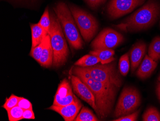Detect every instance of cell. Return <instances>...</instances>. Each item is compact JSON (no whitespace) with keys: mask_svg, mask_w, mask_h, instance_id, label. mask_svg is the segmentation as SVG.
Instances as JSON below:
<instances>
[{"mask_svg":"<svg viewBox=\"0 0 160 121\" xmlns=\"http://www.w3.org/2000/svg\"><path fill=\"white\" fill-rule=\"evenodd\" d=\"M73 74L77 76L90 88L95 98L98 112L97 115L101 119L107 118L113 110L118 91L119 88L96 81L82 67L75 66Z\"/></svg>","mask_w":160,"mask_h":121,"instance_id":"obj_1","label":"cell"},{"mask_svg":"<svg viewBox=\"0 0 160 121\" xmlns=\"http://www.w3.org/2000/svg\"><path fill=\"white\" fill-rule=\"evenodd\" d=\"M160 17V3L157 0H148L141 8L115 27L124 32H139L152 27Z\"/></svg>","mask_w":160,"mask_h":121,"instance_id":"obj_2","label":"cell"},{"mask_svg":"<svg viewBox=\"0 0 160 121\" xmlns=\"http://www.w3.org/2000/svg\"><path fill=\"white\" fill-rule=\"evenodd\" d=\"M53 10L70 47L75 50L83 48V42L81 36L67 4L62 2L58 3Z\"/></svg>","mask_w":160,"mask_h":121,"instance_id":"obj_3","label":"cell"},{"mask_svg":"<svg viewBox=\"0 0 160 121\" xmlns=\"http://www.w3.org/2000/svg\"><path fill=\"white\" fill-rule=\"evenodd\" d=\"M51 25L48 31L53 53V66L58 68L65 64L69 55L68 45L60 21L55 12L50 13Z\"/></svg>","mask_w":160,"mask_h":121,"instance_id":"obj_4","label":"cell"},{"mask_svg":"<svg viewBox=\"0 0 160 121\" xmlns=\"http://www.w3.org/2000/svg\"><path fill=\"white\" fill-rule=\"evenodd\" d=\"M90 76L96 81L107 85H113L120 88L123 85L121 74L118 69L116 62L83 68Z\"/></svg>","mask_w":160,"mask_h":121,"instance_id":"obj_5","label":"cell"},{"mask_svg":"<svg viewBox=\"0 0 160 121\" xmlns=\"http://www.w3.org/2000/svg\"><path fill=\"white\" fill-rule=\"evenodd\" d=\"M78 29L84 41L90 42L98 29V23L92 15L74 5H69Z\"/></svg>","mask_w":160,"mask_h":121,"instance_id":"obj_6","label":"cell"},{"mask_svg":"<svg viewBox=\"0 0 160 121\" xmlns=\"http://www.w3.org/2000/svg\"><path fill=\"white\" fill-rule=\"evenodd\" d=\"M141 102L139 90L133 86L125 87L115 108L114 117L118 118L135 112L141 105Z\"/></svg>","mask_w":160,"mask_h":121,"instance_id":"obj_7","label":"cell"},{"mask_svg":"<svg viewBox=\"0 0 160 121\" xmlns=\"http://www.w3.org/2000/svg\"><path fill=\"white\" fill-rule=\"evenodd\" d=\"M123 35L111 28H106L102 30L91 44L94 50L113 49L117 47L124 41Z\"/></svg>","mask_w":160,"mask_h":121,"instance_id":"obj_8","label":"cell"},{"mask_svg":"<svg viewBox=\"0 0 160 121\" xmlns=\"http://www.w3.org/2000/svg\"><path fill=\"white\" fill-rule=\"evenodd\" d=\"M146 0H110L107 13L111 19H119L144 4Z\"/></svg>","mask_w":160,"mask_h":121,"instance_id":"obj_9","label":"cell"},{"mask_svg":"<svg viewBox=\"0 0 160 121\" xmlns=\"http://www.w3.org/2000/svg\"><path fill=\"white\" fill-rule=\"evenodd\" d=\"M71 83L74 93L91 106L97 113L98 109L94 96L87 85L75 75L71 76Z\"/></svg>","mask_w":160,"mask_h":121,"instance_id":"obj_10","label":"cell"},{"mask_svg":"<svg viewBox=\"0 0 160 121\" xmlns=\"http://www.w3.org/2000/svg\"><path fill=\"white\" fill-rule=\"evenodd\" d=\"M74 97L75 95L70 82L65 78L61 81L58 87L53 105L58 106L67 105L74 102Z\"/></svg>","mask_w":160,"mask_h":121,"instance_id":"obj_11","label":"cell"},{"mask_svg":"<svg viewBox=\"0 0 160 121\" xmlns=\"http://www.w3.org/2000/svg\"><path fill=\"white\" fill-rule=\"evenodd\" d=\"M82 106L81 102L75 96L74 102L72 103L63 106L52 105L48 109L60 114L65 121H72L77 117Z\"/></svg>","mask_w":160,"mask_h":121,"instance_id":"obj_12","label":"cell"},{"mask_svg":"<svg viewBox=\"0 0 160 121\" xmlns=\"http://www.w3.org/2000/svg\"><path fill=\"white\" fill-rule=\"evenodd\" d=\"M147 45L143 41H140L136 42L129 52L131 72L132 74L135 71L141 64L142 60L146 54Z\"/></svg>","mask_w":160,"mask_h":121,"instance_id":"obj_13","label":"cell"},{"mask_svg":"<svg viewBox=\"0 0 160 121\" xmlns=\"http://www.w3.org/2000/svg\"><path fill=\"white\" fill-rule=\"evenodd\" d=\"M157 66V62L152 59L148 55H145L137 70L136 74L140 79L145 80L150 77Z\"/></svg>","mask_w":160,"mask_h":121,"instance_id":"obj_14","label":"cell"},{"mask_svg":"<svg viewBox=\"0 0 160 121\" xmlns=\"http://www.w3.org/2000/svg\"><path fill=\"white\" fill-rule=\"evenodd\" d=\"M53 53L49 35L48 34L44 39V47L38 63L41 66L49 68L53 65Z\"/></svg>","mask_w":160,"mask_h":121,"instance_id":"obj_15","label":"cell"},{"mask_svg":"<svg viewBox=\"0 0 160 121\" xmlns=\"http://www.w3.org/2000/svg\"><path fill=\"white\" fill-rule=\"evenodd\" d=\"M115 53V51L112 49L94 50L90 52V54L98 57L102 64H106L113 62L115 60L114 57Z\"/></svg>","mask_w":160,"mask_h":121,"instance_id":"obj_16","label":"cell"},{"mask_svg":"<svg viewBox=\"0 0 160 121\" xmlns=\"http://www.w3.org/2000/svg\"><path fill=\"white\" fill-rule=\"evenodd\" d=\"M30 27L32 33V48H34L40 44L47 35L38 23L31 24Z\"/></svg>","mask_w":160,"mask_h":121,"instance_id":"obj_17","label":"cell"},{"mask_svg":"<svg viewBox=\"0 0 160 121\" xmlns=\"http://www.w3.org/2000/svg\"><path fill=\"white\" fill-rule=\"evenodd\" d=\"M148 55L157 61L160 60V36H156L152 39L148 48Z\"/></svg>","mask_w":160,"mask_h":121,"instance_id":"obj_18","label":"cell"},{"mask_svg":"<svg viewBox=\"0 0 160 121\" xmlns=\"http://www.w3.org/2000/svg\"><path fill=\"white\" fill-rule=\"evenodd\" d=\"M99 62V59L98 57L91 54H89L81 58L75 62L74 65L76 66L86 68L95 65Z\"/></svg>","mask_w":160,"mask_h":121,"instance_id":"obj_19","label":"cell"},{"mask_svg":"<svg viewBox=\"0 0 160 121\" xmlns=\"http://www.w3.org/2000/svg\"><path fill=\"white\" fill-rule=\"evenodd\" d=\"M74 121H98L99 119L90 109L86 107H83Z\"/></svg>","mask_w":160,"mask_h":121,"instance_id":"obj_20","label":"cell"},{"mask_svg":"<svg viewBox=\"0 0 160 121\" xmlns=\"http://www.w3.org/2000/svg\"><path fill=\"white\" fill-rule=\"evenodd\" d=\"M142 120L143 121H160V113L154 107H150L143 114Z\"/></svg>","mask_w":160,"mask_h":121,"instance_id":"obj_21","label":"cell"},{"mask_svg":"<svg viewBox=\"0 0 160 121\" xmlns=\"http://www.w3.org/2000/svg\"><path fill=\"white\" fill-rule=\"evenodd\" d=\"M118 66L119 72L123 76L127 75L130 66L128 53H126L120 57Z\"/></svg>","mask_w":160,"mask_h":121,"instance_id":"obj_22","label":"cell"},{"mask_svg":"<svg viewBox=\"0 0 160 121\" xmlns=\"http://www.w3.org/2000/svg\"><path fill=\"white\" fill-rule=\"evenodd\" d=\"M38 23L43 29L45 33L48 35L51 25V19L48 8L46 9Z\"/></svg>","mask_w":160,"mask_h":121,"instance_id":"obj_23","label":"cell"},{"mask_svg":"<svg viewBox=\"0 0 160 121\" xmlns=\"http://www.w3.org/2000/svg\"><path fill=\"white\" fill-rule=\"evenodd\" d=\"M24 110L16 106L7 111V115L9 121H18L22 120Z\"/></svg>","mask_w":160,"mask_h":121,"instance_id":"obj_24","label":"cell"},{"mask_svg":"<svg viewBox=\"0 0 160 121\" xmlns=\"http://www.w3.org/2000/svg\"><path fill=\"white\" fill-rule=\"evenodd\" d=\"M19 99V96H17L14 94H12L8 98L6 97L5 103L2 106V107L6 111H8L14 107L18 105Z\"/></svg>","mask_w":160,"mask_h":121,"instance_id":"obj_25","label":"cell"},{"mask_svg":"<svg viewBox=\"0 0 160 121\" xmlns=\"http://www.w3.org/2000/svg\"><path fill=\"white\" fill-rule=\"evenodd\" d=\"M44 39L43 40L42 42L39 45H38L37 47L32 48L31 51H30V56L38 62H39V60H40L41 54H42V51H43V47H44Z\"/></svg>","mask_w":160,"mask_h":121,"instance_id":"obj_26","label":"cell"},{"mask_svg":"<svg viewBox=\"0 0 160 121\" xmlns=\"http://www.w3.org/2000/svg\"><path fill=\"white\" fill-rule=\"evenodd\" d=\"M140 110L135 111L132 113L128 115L118 117L117 119L113 120L114 121H137L138 118L140 113Z\"/></svg>","mask_w":160,"mask_h":121,"instance_id":"obj_27","label":"cell"},{"mask_svg":"<svg viewBox=\"0 0 160 121\" xmlns=\"http://www.w3.org/2000/svg\"><path fill=\"white\" fill-rule=\"evenodd\" d=\"M18 106L24 110L33 109L31 102L27 98L23 97H19Z\"/></svg>","mask_w":160,"mask_h":121,"instance_id":"obj_28","label":"cell"},{"mask_svg":"<svg viewBox=\"0 0 160 121\" xmlns=\"http://www.w3.org/2000/svg\"><path fill=\"white\" fill-rule=\"evenodd\" d=\"M85 1L92 9H95L105 3L106 0H85Z\"/></svg>","mask_w":160,"mask_h":121,"instance_id":"obj_29","label":"cell"},{"mask_svg":"<svg viewBox=\"0 0 160 121\" xmlns=\"http://www.w3.org/2000/svg\"><path fill=\"white\" fill-rule=\"evenodd\" d=\"M35 114L33 109L24 110L22 119H35Z\"/></svg>","mask_w":160,"mask_h":121,"instance_id":"obj_30","label":"cell"},{"mask_svg":"<svg viewBox=\"0 0 160 121\" xmlns=\"http://www.w3.org/2000/svg\"><path fill=\"white\" fill-rule=\"evenodd\" d=\"M156 94H157V97L159 99L160 102V82H158L157 83L156 89Z\"/></svg>","mask_w":160,"mask_h":121,"instance_id":"obj_31","label":"cell"},{"mask_svg":"<svg viewBox=\"0 0 160 121\" xmlns=\"http://www.w3.org/2000/svg\"><path fill=\"white\" fill-rule=\"evenodd\" d=\"M158 81H159V82H160V75L159 76V77H158Z\"/></svg>","mask_w":160,"mask_h":121,"instance_id":"obj_32","label":"cell"},{"mask_svg":"<svg viewBox=\"0 0 160 121\" xmlns=\"http://www.w3.org/2000/svg\"><path fill=\"white\" fill-rule=\"evenodd\" d=\"M18 1H23L24 0H18Z\"/></svg>","mask_w":160,"mask_h":121,"instance_id":"obj_33","label":"cell"},{"mask_svg":"<svg viewBox=\"0 0 160 121\" xmlns=\"http://www.w3.org/2000/svg\"></svg>","mask_w":160,"mask_h":121,"instance_id":"obj_34","label":"cell"}]
</instances>
